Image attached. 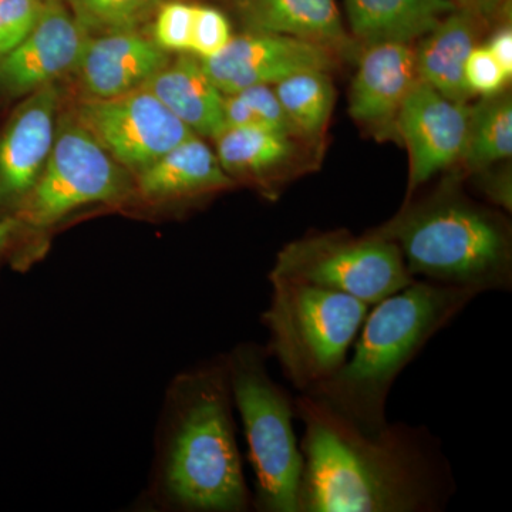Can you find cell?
<instances>
[{"label":"cell","instance_id":"6da1fadb","mask_svg":"<svg viewBox=\"0 0 512 512\" xmlns=\"http://www.w3.org/2000/svg\"><path fill=\"white\" fill-rule=\"evenodd\" d=\"M303 437L298 512H437L454 493L450 463L423 427L367 436L325 404L295 399Z\"/></svg>","mask_w":512,"mask_h":512},{"label":"cell","instance_id":"7a4b0ae2","mask_svg":"<svg viewBox=\"0 0 512 512\" xmlns=\"http://www.w3.org/2000/svg\"><path fill=\"white\" fill-rule=\"evenodd\" d=\"M227 357L178 373L165 392L156 457L144 500L174 512H245V480Z\"/></svg>","mask_w":512,"mask_h":512},{"label":"cell","instance_id":"3957f363","mask_svg":"<svg viewBox=\"0 0 512 512\" xmlns=\"http://www.w3.org/2000/svg\"><path fill=\"white\" fill-rule=\"evenodd\" d=\"M477 296L467 289L414 279L373 305L352 356L305 394L367 436L382 433L389 424L387 397L397 377Z\"/></svg>","mask_w":512,"mask_h":512},{"label":"cell","instance_id":"277c9868","mask_svg":"<svg viewBox=\"0 0 512 512\" xmlns=\"http://www.w3.org/2000/svg\"><path fill=\"white\" fill-rule=\"evenodd\" d=\"M373 231L399 247L413 279L420 276L477 295L511 291L510 225L453 185L423 200L406 201L396 217Z\"/></svg>","mask_w":512,"mask_h":512},{"label":"cell","instance_id":"5b68a950","mask_svg":"<svg viewBox=\"0 0 512 512\" xmlns=\"http://www.w3.org/2000/svg\"><path fill=\"white\" fill-rule=\"evenodd\" d=\"M92 208L136 211L134 177L63 103L45 170L13 215L20 224L16 266L26 268L36 261L50 234Z\"/></svg>","mask_w":512,"mask_h":512},{"label":"cell","instance_id":"8992f818","mask_svg":"<svg viewBox=\"0 0 512 512\" xmlns=\"http://www.w3.org/2000/svg\"><path fill=\"white\" fill-rule=\"evenodd\" d=\"M225 357L255 474L254 508L298 512L302 453L293 427L295 400L272 379L264 346L239 343Z\"/></svg>","mask_w":512,"mask_h":512},{"label":"cell","instance_id":"52a82bcc","mask_svg":"<svg viewBox=\"0 0 512 512\" xmlns=\"http://www.w3.org/2000/svg\"><path fill=\"white\" fill-rule=\"evenodd\" d=\"M269 282L271 303L262 313L269 333L266 352L299 392H308L346 362L370 306L302 282Z\"/></svg>","mask_w":512,"mask_h":512},{"label":"cell","instance_id":"ba28073f","mask_svg":"<svg viewBox=\"0 0 512 512\" xmlns=\"http://www.w3.org/2000/svg\"><path fill=\"white\" fill-rule=\"evenodd\" d=\"M269 278L289 279L343 293L373 306L414 281L392 239L345 229L315 232L286 244Z\"/></svg>","mask_w":512,"mask_h":512},{"label":"cell","instance_id":"9c48e42d","mask_svg":"<svg viewBox=\"0 0 512 512\" xmlns=\"http://www.w3.org/2000/svg\"><path fill=\"white\" fill-rule=\"evenodd\" d=\"M69 109L133 177L195 136L146 87L111 99L76 97Z\"/></svg>","mask_w":512,"mask_h":512},{"label":"cell","instance_id":"30bf717a","mask_svg":"<svg viewBox=\"0 0 512 512\" xmlns=\"http://www.w3.org/2000/svg\"><path fill=\"white\" fill-rule=\"evenodd\" d=\"M470 104L457 103L417 80L396 121L397 138L409 153L407 198L434 175L460 163L466 148Z\"/></svg>","mask_w":512,"mask_h":512},{"label":"cell","instance_id":"8fae6325","mask_svg":"<svg viewBox=\"0 0 512 512\" xmlns=\"http://www.w3.org/2000/svg\"><path fill=\"white\" fill-rule=\"evenodd\" d=\"M63 107L59 83L23 97L0 131V220L28 198L52 153Z\"/></svg>","mask_w":512,"mask_h":512},{"label":"cell","instance_id":"7c38bea8","mask_svg":"<svg viewBox=\"0 0 512 512\" xmlns=\"http://www.w3.org/2000/svg\"><path fill=\"white\" fill-rule=\"evenodd\" d=\"M200 60L215 86L231 94L258 84L274 86L306 70L333 72L340 57L326 47L296 37L244 32L232 36L217 55Z\"/></svg>","mask_w":512,"mask_h":512},{"label":"cell","instance_id":"4fadbf2b","mask_svg":"<svg viewBox=\"0 0 512 512\" xmlns=\"http://www.w3.org/2000/svg\"><path fill=\"white\" fill-rule=\"evenodd\" d=\"M89 37L64 0H46L29 35L0 59V94L19 99L72 77Z\"/></svg>","mask_w":512,"mask_h":512},{"label":"cell","instance_id":"5bb4252c","mask_svg":"<svg viewBox=\"0 0 512 512\" xmlns=\"http://www.w3.org/2000/svg\"><path fill=\"white\" fill-rule=\"evenodd\" d=\"M222 170L269 200L296 177L315 170L323 151L291 134L264 127H225L214 138Z\"/></svg>","mask_w":512,"mask_h":512},{"label":"cell","instance_id":"9a60e30c","mask_svg":"<svg viewBox=\"0 0 512 512\" xmlns=\"http://www.w3.org/2000/svg\"><path fill=\"white\" fill-rule=\"evenodd\" d=\"M417 80L412 43L363 47L350 87V117L377 141H399L397 116Z\"/></svg>","mask_w":512,"mask_h":512},{"label":"cell","instance_id":"2e32d148","mask_svg":"<svg viewBox=\"0 0 512 512\" xmlns=\"http://www.w3.org/2000/svg\"><path fill=\"white\" fill-rule=\"evenodd\" d=\"M136 211H177L231 190L235 184L222 170L217 154L194 136L134 175Z\"/></svg>","mask_w":512,"mask_h":512},{"label":"cell","instance_id":"e0dca14e","mask_svg":"<svg viewBox=\"0 0 512 512\" xmlns=\"http://www.w3.org/2000/svg\"><path fill=\"white\" fill-rule=\"evenodd\" d=\"M144 29L90 36L72 74L79 99H111L141 89L170 62Z\"/></svg>","mask_w":512,"mask_h":512},{"label":"cell","instance_id":"ac0fdd59","mask_svg":"<svg viewBox=\"0 0 512 512\" xmlns=\"http://www.w3.org/2000/svg\"><path fill=\"white\" fill-rule=\"evenodd\" d=\"M245 32L275 33L326 47L340 59L360 49L343 23L336 0H232Z\"/></svg>","mask_w":512,"mask_h":512},{"label":"cell","instance_id":"d6986e66","mask_svg":"<svg viewBox=\"0 0 512 512\" xmlns=\"http://www.w3.org/2000/svg\"><path fill=\"white\" fill-rule=\"evenodd\" d=\"M490 22L480 13L457 8L421 37L414 47L417 77L457 103H471L474 94L466 82V63L480 45Z\"/></svg>","mask_w":512,"mask_h":512},{"label":"cell","instance_id":"ffe728a7","mask_svg":"<svg viewBox=\"0 0 512 512\" xmlns=\"http://www.w3.org/2000/svg\"><path fill=\"white\" fill-rule=\"evenodd\" d=\"M143 87L150 90L195 136L214 140L225 128V94L190 53L171 57Z\"/></svg>","mask_w":512,"mask_h":512},{"label":"cell","instance_id":"44dd1931","mask_svg":"<svg viewBox=\"0 0 512 512\" xmlns=\"http://www.w3.org/2000/svg\"><path fill=\"white\" fill-rule=\"evenodd\" d=\"M350 36L363 49L377 43H412L457 9L453 0H343Z\"/></svg>","mask_w":512,"mask_h":512},{"label":"cell","instance_id":"7402d4cb","mask_svg":"<svg viewBox=\"0 0 512 512\" xmlns=\"http://www.w3.org/2000/svg\"><path fill=\"white\" fill-rule=\"evenodd\" d=\"M272 87L295 136L323 151L338 97L330 73L306 70L292 74Z\"/></svg>","mask_w":512,"mask_h":512},{"label":"cell","instance_id":"603a6c76","mask_svg":"<svg viewBox=\"0 0 512 512\" xmlns=\"http://www.w3.org/2000/svg\"><path fill=\"white\" fill-rule=\"evenodd\" d=\"M512 156V99L503 92L470 104L466 148L460 163L470 174L490 170Z\"/></svg>","mask_w":512,"mask_h":512},{"label":"cell","instance_id":"cb8c5ba5","mask_svg":"<svg viewBox=\"0 0 512 512\" xmlns=\"http://www.w3.org/2000/svg\"><path fill=\"white\" fill-rule=\"evenodd\" d=\"M89 36L144 29L164 0H64Z\"/></svg>","mask_w":512,"mask_h":512},{"label":"cell","instance_id":"d4e9b609","mask_svg":"<svg viewBox=\"0 0 512 512\" xmlns=\"http://www.w3.org/2000/svg\"><path fill=\"white\" fill-rule=\"evenodd\" d=\"M224 120L225 127H264L295 136L274 87L268 84L225 94Z\"/></svg>","mask_w":512,"mask_h":512},{"label":"cell","instance_id":"484cf974","mask_svg":"<svg viewBox=\"0 0 512 512\" xmlns=\"http://www.w3.org/2000/svg\"><path fill=\"white\" fill-rule=\"evenodd\" d=\"M195 3L164 0L151 19V37L165 52L190 53Z\"/></svg>","mask_w":512,"mask_h":512},{"label":"cell","instance_id":"4316f807","mask_svg":"<svg viewBox=\"0 0 512 512\" xmlns=\"http://www.w3.org/2000/svg\"><path fill=\"white\" fill-rule=\"evenodd\" d=\"M232 36L231 22L224 12L212 6L195 5L190 55L198 59L217 55Z\"/></svg>","mask_w":512,"mask_h":512},{"label":"cell","instance_id":"83f0119b","mask_svg":"<svg viewBox=\"0 0 512 512\" xmlns=\"http://www.w3.org/2000/svg\"><path fill=\"white\" fill-rule=\"evenodd\" d=\"M45 3L46 0H0V59L29 35Z\"/></svg>","mask_w":512,"mask_h":512},{"label":"cell","instance_id":"f1b7e54d","mask_svg":"<svg viewBox=\"0 0 512 512\" xmlns=\"http://www.w3.org/2000/svg\"><path fill=\"white\" fill-rule=\"evenodd\" d=\"M510 79L487 46L480 43L474 47L466 63V82L474 96H493L503 92Z\"/></svg>","mask_w":512,"mask_h":512},{"label":"cell","instance_id":"f546056e","mask_svg":"<svg viewBox=\"0 0 512 512\" xmlns=\"http://www.w3.org/2000/svg\"><path fill=\"white\" fill-rule=\"evenodd\" d=\"M485 46L488 47L495 60L500 63V66L503 67L505 73L508 76H512V29L510 22L507 23V20L500 26L494 30L493 35L490 36V39L487 40Z\"/></svg>","mask_w":512,"mask_h":512},{"label":"cell","instance_id":"4dcf8cb0","mask_svg":"<svg viewBox=\"0 0 512 512\" xmlns=\"http://www.w3.org/2000/svg\"><path fill=\"white\" fill-rule=\"evenodd\" d=\"M481 188L484 194L500 205L504 210L511 211V174L510 171H498L495 174H488L481 180Z\"/></svg>","mask_w":512,"mask_h":512},{"label":"cell","instance_id":"1f68e13d","mask_svg":"<svg viewBox=\"0 0 512 512\" xmlns=\"http://www.w3.org/2000/svg\"><path fill=\"white\" fill-rule=\"evenodd\" d=\"M457 8L470 9L480 13L488 22H493L507 9V0H453Z\"/></svg>","mask_w":512,"mask_h":512},{"label":"cell","instance_id":"d6a6232c","mask_svg":"<svg viewBox=\"0 0 512 512\" xmlns=\"http://www.w3.org/2000/svg\"><path fill=\"white\" fill-rule=\"evenodd\" d=\"M20 242V224L15 217H6L0 220V255L18 251Z\"/></svg>","mask_w":512,"mask_h":512}]
</instances>
